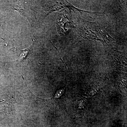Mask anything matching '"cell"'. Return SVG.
Returning <instances> with one entry per match:
<instances>
[{
    "label": "cell",
    "instance_id": "obj_2",
    "mask_svg": "<svg viewBox=\"0 0 127 127\" xmlns=\"http://www.w3.org/2000/svg\"><path fill=\"white\" fill-rule=\"evenodd\" d=\"M16 6H14V10H16L17 11L19 12L21 15H22V16H24L26 17L27 18L28 20V21H29V19H28V17L26 14V12H25V10H23V8L21 7L20 6H18V3L16 4Z\"/></svg>",
    "mask_w": 127,
    "mask_h": 127
},
{
    "label": "cell",
    "instance_id": "obj_1",
    "mask_svg": "<svg viewBox=\"0 0 127 127\" xmlns=\"http://www.w3.org/2000/svg\"><path fill=\"white\" fill-rule=\"evenodd\" d=\"M34 45V41L32 45L29 48H28V49H25L24 50H21V53L20 54V56H18L19 58H18V60H17V61L20 62H22L26 60L29 56L32 50L33 49Z\"/></svg>",
    "mask_w": 127,
    "mask_h": 127
}]
</instances>
